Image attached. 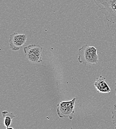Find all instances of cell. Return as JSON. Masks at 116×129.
<instances>
[{
  "mask_svg": "<svg viewBox=\"0 0 116 129\" xmlns=\"http://www.w3.org/2000/svg\"><path fill=\"white\" fill-rule=\"evenodd\" d=\"M107 20L116 23V0H93Z\"/></svg>",
  "mask_w": 116,
  "mask_h": 129,
  "instance_id": "cell-1",
  "label": "cell"
},
{
  "mask_svg": "<svg viewBox=\"0 0 116 129\" xmlns=\"http://www.w3.org/2000/svg\"><path fill=\"white\" fill-rule=\"evenodd\" d=\"M97 51V49L94 46L84 45L79 50V62L84 65L97 64L99 62Z\"/></svg>",
  "mask_w": 116,
  "mask_h": 129,
  "instance_id": "cell-2",
  "label": "cell"
},
{
  "mask_svg": "<svg viewBox=\"0 0 116 129\" xmlns=\"http://www.w3.org/2000/svg\"><path fill=\"white\" fill-rule=\"evenodd\" d=\"M76 98L74 97L69 101H61L57 106V113L61 118H68L72 119L75 112V103Z\"/></svg>",
  "mask_w": 116,
  "mask_h": 129,
  "instance_id": "cell-3",
  "label": "cell"
},
{
  "mask_svg": "<svg viewBox=\"0 0 116 129\" xmlns=\"http://www.w3.org/2000/svg\"><path fill=\"white\" fill-rule=\"evenodd\" d=\"M43 47L40 45L32 44L24 47V52L26 58L31 63H40L43 62Z\"/></svg>",
  "mask_w": 116,
  "mask_h": 129,
  "instance_id": "cell-4",
  "label": "cell"
},
{
  "mask_svg": "<svg viewBox=\"0 0 116 129\" xmlns=\"http://www.w3.org/2000/svg\"><path fill=\"white\" fill-rule=\"evenodd\" d=\"M27 36L24 34L15 33L10 39V47L12 51H18L26 42Z\"/></svg>",
  "mask_w": 116,
  "mask_h": 129,
  "instance_id": "cell-5",
  "label": "cell"
},
{
  "mask_svg": "<svg viewBox=\"0 0 116 129\" xmlns=\"http://www.w3.org/2000/svg\"><path fill=\"white\" fill-rule=\"evenodd\" d=\"M94 86L97 92L102 93H109L111 91V89L109 83L106 81V78L100 76L97 78L94 82Z\"/></svg>",
  "mask_w": 116,
  "mask_h": 129,
  "instance_id": "cell-6",
  "label": "cell"
},
{
  "mask_svg": "<svg viewBox=\"0 0 116 129\" xmlns=\"http://www.w3.org/2000/svg\"><path fill=\"white\" fill-rule=\"evenodd\" d=\"M2 115L4 118V125L6 128L10 127L13 119L16 117V115L13 113H10L7 111L2 112Z\"/></svg>",
  "mask_w": 116,
  "mask_h": 129,
  "instance_id": "cell-7",
  "label": "cell"
},
{
  "mask_svg": "<svg viewBox=\"0 0 116 129\" xmlns=\"http://www.w3.org/2000/svg\"><path fill=\"white\" fill-rule=\"evenodd\" d=\"M112 123L113 124H116V104L114 105V110L112 112Z\"/></svg>",
  "mask_w": 116,
  "mask_h": 129,
  "instance_id": "cell-8",
  "label": "cell"
},
{
  "mask_svg": "<svg viewBox=\"0 0 116 129\" xmlns=\"http://www.w3.org/2000/svg\"><path fill=\"white\" fill-rule=\"evenodd\" d=\"M6 129H14L13 128H12V127H8V128H6Z\"/></svg>",
  "mask_w": 116,
  "mask_h": 129,
  "instance_id": "cell-9",
  "label": "cell"
},
{
  "mask_svg": "<svg viewBox=\"0 0 116 129\" xmlns=\"http://www.w3.org/2000/svg\"><path fill=\"white\" fill-rule=\"evenodd\" d=\"M115 91H116V82H115Z\"/></svg>",
  "mask_w": 116,
  "mask_h": 129,
  "instance_id": "cell-10",
  "label": "cell"
},
{
  "mask_svg": "<svg viewBox=\"0 0 116 129\" xmlns=\"http://www.w3.org/2000/svg\"><path fill=\"white\" fill-rule=\"evenodd\" d=\"M74 129V128H71V129Z\"/></svg>",
  "mask_w": 116,
  "mask_h": 129,
  "instance_id": "cell-11",
  "label": "cell"
},
{
  "mask_svg": "<svg viewBox=\"0 0 116 129\" xmlns=\"http://www.w3.org/2000/svg\"><path fill=\"white\" fill-rule=\"evenodd\" d=\"M115 129H116V126H115Z\"/></svg>",
  "mask_w": 116,
  "mask_h": 129,
  "instance_id": "cell-12",
  "label": "cell"
}]
</instances>
